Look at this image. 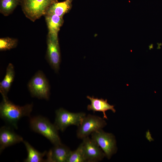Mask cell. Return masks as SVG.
Instances as JSON below:
<instances>
[{"label": "cell", "instance_id": "cell-1", "mask_svg": "<svg viewBox=\"0 0 162 162\" xmlns=\"http://www.w3.org/2000/svg\"><path fill=\"white\" fill-rule=\"evenodd\" d=\"M33 107L32 104L23 106L17 105L9 101L7 97H3L0 105V117L17 129L18 121L23 117H30Z\"/></svg>", "mask_w": 162, "mask_h": 162}, {"label": "cell", "instance_id": "cell-2", "mask_svg": "<svg viewBox=\"0 0 162 162\" xmlns=\"http://www.w3.org/2000/svg\"><path fill=\"white\" fill-rule=\"evenodd\" d=\"M30 125L34 131L42 135L54 145L61 143L58 130L46 118L40 116L30 118Z\"/></svg>", "mask_w": 162, "mask_h": 162}, {"label": "cell", "instance_id": "cell-3", "mask_svg": "<svg viewBox=\"0 0 162 162\" xmlns=\"http://www.w3.org/2000/svg\"><path fill=\"white\" fill-rule=\"evenodd\" d=\"M57 0H20L24 14L30 20L34 22L44 16L49 8Z\"/></svg>", "mask_w": 162, "mask_h": 162}, {"label": "cell", "instance_id": "cell-4", "mask_svg": "<svg viewBox=\"0 0 162 162\" xmlns=\"http://www.w3.org/2000/svg\"><path fill=\"white\" fill-rule=\"evenodd\" d=\"M86 115L84 112H72L61 108L56 111L54 124L58 130L64 131L70 126H78Z\"/></svg>", "mask_w": 162, "mask_h": 162}, {"label": "cell", "instance_id": "cell-5", "mask_svg": "<svg viewBox=\"0 0 162 162\" xmlns=\"http://www.w3.org/2000/svg\"><path fill=\"white\" fill-rule=\"evenodd\" d=\"M31 95L39 99L48 100L50 95V86L44 74L38 71L31 78L28 85Z\"/></svg>", "mask_w": 162, "mask_h": 162}, {"label": "cell", "instance_id": "cell-6", "mask_svg": "<svg viewBox=\"0 0 162 162\" xmlns=\"http://www.w3.org/2000/svg\"><path fill=\"white\" fill-rule=\"evenodd\" d=\"M104 118L95 115H86L77 126L76 134L77 137L82 140L93 132L102 129L107 124Z\"/></svg>", "mask_w": 162, "mask_h": 162}, {"label": "cell", "instance_id": "cell-7", "mask_svg": "<svg viewBox=\"0 0 162 162\" xmlns=\"http://www.w3.org/2000/svg\"><path fill=\"white\" fill-rule=\"evenodd\" d=\"M91 135V138L97 143L108 159H110L116 153V140L112 134L106 132L101 129L93 132Z\"/></svg>", "mask_w": 162, "mask_h": 162}, {"label": "cell", "instance_id": "cell-8", "mask_svg": "<svg viewBox=\"0 0 162 162\" xmlns=\"http://www.w3.org/2000/svg\"><path fill=\"white\" fill-rule=\"evenodd\" d=\"M47 60L56 72H58L61 61L60 49L58 40H55L49 35L47 37Z\"/></svg>", "mask_w": 162, "mask_h": 162}, {"label": "cell", "instance_id": "cell-9", "mask_svg": "<svg viewBox=\"0 0 162 162\" xmlns=\"http://www.w3.org/2000/svg\"><path fill=\"white\" fill-rule=\"evenodd\" d=\"M82 142L86 162H97L102 160L105 154L97 143L87 136Z\"/></svg>", "mask_w": 162, "mask_h": 162}, {"label": "cell", "instance_id": "cell-10", "mask_svg": "<svg viewBox=\"0 0 162 162\" xmlns=\"http://www.w3.org/2000/svg\"><path fill=\"white\" fill-rule=\"evenodd\" d=\"M23 138L16 133L10 128L4 126L0 129V152L6 148L23 142Z\"/></svg>", "mask_w": 162, "mask_h": 162}, {"label": "cell", "instance_id": "cell-11", "mask_svg": "<svg viewBox=\"0 0 162 162\" xmlns=\"http://www.w3.org/2000/svg\"><path fill=\"white\" fill-rule=\"evenodd\" d=\"M71 150L62 143L54 145L47 153L46 162H67Z\"/></svg>", "mask_w": 162, "mask_h": 162}, {"label": "cell", "instance_id": "cell-12", "mask_svg": "<svg viewBox=\"0 0 162 162\" xmlns=\"http://www.w3.org/2000/svg\"><path fill=\"white\" fill-rule=\"evenodd\" d=\"M91 101V104L88 105L87 109L88 111H92L94 112H102L103 114L104 118L107 119L106 114V112L108 110H111L113 113L116 112L114 106L110 104L107 99L104 100L103 98L99 99L95 98L94 96L92 97L87 96L86 97Z\"/></svg>", "mask_w": 162, "mask_h": 162}, {"label": "cell", "instance_id": "cell-13", "mask_svg": "<svg viewBox=\"0 0 162 162\" xmlns=\"http://www.w3.org/2000/svg\"><path fill=\"white\" fill-rule=\"evenodd\" d=\"M44 16L48 30V34L55 40H58V33L64 22L63 17L55 14Z\"/></svg>", "mask_w": 162, "mask_h": 162}, {"label": "cell", "instance_id": "cell-14", "mask_svg": "<svg viewBox=\"0 0 162 162\" xmlns=\"http://www.w3.org/2000/svg\"><path fill=\"white\" fill-rule=\"evenodd\" d=\"M15 76V71L13 64L10 63L6 70V74L0 83V92L2 97H7Z\"/></svg>", "mask_w": 162, "mask_h": 162}, {"label": "cell", "instance_id": "cell-15", "mask_svg": "<svg viewBox=\"0 0 162 162\" xmlns=\"http://www.w3.org/2000/svg\"><path fill=\"white\" fill-rule=\"evenodd\" d=\"M73 0H65L62 2L58 1L54 3L49 7L45 15L55 14L63 17L71 8Z\"/></svg>", "mask_w": 162, "mask_h": 162}, {"label": "cell", "instance_id": "cell-16", "mask_svg": "<svg viewBox=\"0 0 162 162\" xmlns=\"http://www.w3.org/2000/svg\"><path fill=\"white\" fill-rule=\"evenodd\" d=\"M23 142L26 146L27 152V157L24 161L25 162H46L43 159L44 156L47 152L45 151L42 153L39 152L34 148L28 142L24 141Z\"/></svg>", "mask_w": 162, "mask_h": 162}, {"label": "cell", "instance_id": "cell-17", "mask_svg": "<svg viewBox=\"0 0 162 162\" xmlns=\"http://www.w3.org/2000/svg\"><path fill=\"white\" fill-rule=\"evenodd\" d=\"M20 4V0H0V12L4 16H8Z\"/></svg>", "mask_w": 162, "mask_h": 162}, {"label": "cell", "instance_id": "cell-18", "mask_svg": "<svg viewBox=\"0 0 162 162\" xmlns=\"http://www.w3.org/2000/svg\"><path fill=\"white\" fill-rule=\"evenodd\" d=\"M84 149L82 142L75 150L71 151L67 162H85Z\"/></svg>", "mask_w": 162, "mask_h": 162}, {"label": "cell", "instance_id": "cell-19", "mask_svg": "<svg viewBox=\"0 0 162 162\" xmlns=\"http://www.w3.org/2000/svg\"><path fill=\"white\" fill-rule=\"evenodd\" d=\"M18 43L17 39L8 37L0 39V50L4 51L15 48Z\"/></svg>", "mask_w": 162, "mask_h": 162}]
</instances>
